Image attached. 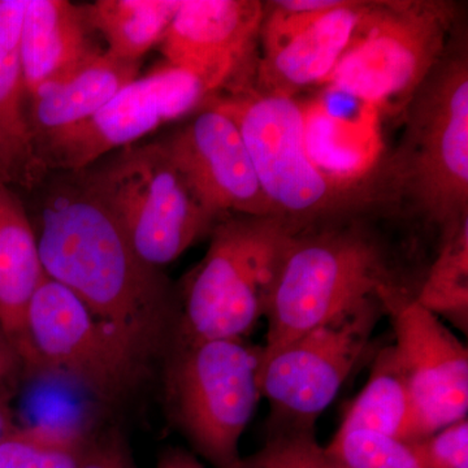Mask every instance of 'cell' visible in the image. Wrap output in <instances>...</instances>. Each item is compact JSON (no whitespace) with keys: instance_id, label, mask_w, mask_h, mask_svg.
Returning a JSON list of instances; mask_svg holds the SVG:
<instances>
[{"instance_id":"obj_20","label":"cell","mask_w":468,"mask_h":468,"mask_svg":"<svg viewBox=\"0 0 468 468\" xmlns=\"http://www.w3.org/2000/svg\"><path fill=\"white\" fill-rule=\"evenodd\" d=\"M84 8L64 0H27L20 63L27 97L98 51L86 37Z\"/></svg>"},{"instance_id":"obj_28","label":"cell","mask_w":468,"mask_h":468,"mask_svg":"<svg viewBox=\"0 0 468 468\" xmlns=\"http://www.w3.org/2000/svg\"><path fill=\"white\" fill-rule=\"evenodd\" d=\"M79 468H134L128 448L117 437L89 446Z\"/></svg>"},{"instance_id":"obj_10","label":"cell","mask_w":468,"mask_h":468,"mask_svg":"<svg viewBox=\"0 0 468 468\" xmlns=\"http://www.w3.org/2000/svg\"><path fill=\"white\" fill-rule=\"evenodd\" d=\"M27 365L79 381L103 399L129 392L146 367L72 292L48 276L27 309Z\"/></svg>"},{"instance_id":"obj_5","label":"cell","mask_w":468,"mask_h":468,"mask_svg":"<svg viewBox=\"0 0 468 468\" xmlns=\"http://www.w3.org/2000/svg\"><path fill=\"white\" fill-rule=\"evenodd\" d=\"M297 230L282 218L236 215L215 224L205 260L185 288L176 343L245 338L267 315Z\"/></svg>"},{"instance_id":"obj_29","label":"cell","mask_w":468,"mask_h":468,"mask_svg":"<svg viewBox=\"0 0 468 468\" xmlns=\"http://www.w3.org/2000/svg\"><path fill=\"white\" fill-rule=\"evenodd\" d=\"M155 468H205L193 454L181 448L168 449L160 455Z\"/></svg>"},{"instance_id":"obj_1","label":"cell","mask_w":468,"mask_h":468,"mask_svg":"<svg viewBox=\"0 0 468 468\" xmlns=\"http://www.w3.org/2000/svg\"><path fill=\"white\" fill-rule=\"evenodd\" d=\"M39 257L46 276L66 286L92 316L144 362L177 329L167 277L134 250L84 172H66L41 207Z\"/></svg>"},{"instance_id":"obj_6","label":"cell","mask_w":468,"mask_h":468,"mask_svg":"<svg viewBox=\"0 0 468 468\" xmlns=\"http://www.w3.org/2000/svg\"><path fill=\"white\" fill-rule=\"evenodd\" d=\"M82 172L151 266L177 260L217 224L162 141L131 144L100 168Z\"/></svg>"},{"instance_id":"obj_30","label":"cell","mask_w":468,"mask_h":468,"mask_svg":"<svg viewBox=\"0 0 468 468\" xmlns=\"http://www.w3.org/2000/svg\"><path fill=\"white\" fill-rule=\"evenodd\" d=\"M20 356L0 329V383L16 368Z\"/></svg>"},{"instance_id":"obj_18","label":"cell","mask_w":468,"mask_h":468,"mask_svg":"<svg viewBox=\"0 0 468 468\" xmlns=\"http://www.w3.org/2000/svg\"><path fill=\"white\" fill-rule=\"evenodd\" d=\"M140 75V61L95 51L27 97L33 141L84 122Z\"/></svg>"},{"instance_id":"obj_31","label":"cell","mask_w":468,"mask_h":468,"mask_svg":"<svg viewBox=\"0 0 468 468\" xmlns=\"http://www.w3.org/2000/svg\"><path fill=\"white\" fill-rule=\"evenodd\" d=\"M11 428L9 426V418L7 409L5 408L3 403H0V440L5 436V433Z\"/></svg>"},{"instance_id":"obj_17","label":"cell","mask_w":468,"mask_h":468,"mask_svg":"<svg viewBox=\"0 0 468 468\" xmlns=\"http://www.w3.org/2000/svg\"><path fill=\"white\" fill-rule=\"evenodd\" d=\"M27 0H0V185L33 190L48 169L37 154L27 122L20 63V30Z\"/></svg>"},{"instance_id":"obj_2","label":"cell","mask_w":468,"mask_h":468,"mask_svg":"<svg viewBox=\"0 0 468 468\" xmlns=\"http://www.w3.org/2000/svg\"><path fill=\"white\" fill-rule=\"evenodd\" d=\"M403 110L401 144L381 165L385 197L411 203L446 239L468 223L466 48H446Z\"/></svg>"},{"instance_id":"obj_13","label":"cell","mask_w":468,"mask_h":468,"mask_svg":"<svg viewBox=\"0 0 468 468\" xmlns=\"http://www.w3.org/2000/svg\"><path fill=\"white\" fill-rule=\"evenodd\" d=\"M367 2L341 0L310 11L297 0L264 5L254 88L263 94L292 97L307 86L324 85L349 48Z\"/></svg>"},{"instance_id":"obj_16","label":"cell","mask_w":468,"mask_h":468,"mask_svg":"<svg viewBox=\"0 0 468 468\" xmlns=\"http://www.w3.org/2000/svg\"><path fill=\"white\" fill-rule=\"evenodd\" d=\"M304 144L323 172L353 186L381 185V110L332 85L301 101Z\"/></svg>"},{"instance_id":"obj_14","label":"cell","mask_w":468,"mask_h":468,"mask_svg":"<svg viewBox=\"0 0 468 468\" xmlns=\"http://www.w3.org/2000/svg\"><path fill=\"white\" fill-rule=\"evenodd\" d=\"M264 17L260 0H181L160 42L169 66L192 75L209 97L252 85Z\"/></svg>"},{"instance_id":"obj_23","label":"cell","mask_w":468,"mask_h":468,"mask_svg":"<svg viewBox=\"0 0 468 468\" xmlns=\"http://www.w3.org/2000/svg\"><path fill=\"white\" fill-rule=\"evenodd\" d=\"M414 297L421 307L467 334L468 223L442 239L439 255Z\"/></svg>"},{"instance_id":"obj_21","label":"cell","mask_w":468,"mask_h":468,"mask_svg":"<svg viewBox=\"0 0 468 468\" xmlns=\"http://www.w3.org/2000/svg\"><path fill=\"white\" fill-rule=\"evenodd\" d=\"M338 430H366L403 442L423 439L408 378L393 345L381 349L367 384L354 399Z\"/></svg>"},{"instance_id":"obj_12","label":"cell","mask_w":468,"mask_h":468,"mask_svg":"<svg viewBox=\"0 0 468 468\" xmlns=\"http://www.w3.org/2000/svg\"><path fill=\"white\" fill-rule=\"evenodd\" d=\"M380 298L392 322L394 353L408 378L426 439L467 418V347L401 286L385 289Z\"/></svg>"},{"instance_id":"obj_26","label":"cell","mask_w":468,"mask_h":468,"mask_svg":"<svg viewBox=\"0 0 468 468\" xmlns=\"http://www.w3.org/2000/svg\"><path fill=\"white\" fill-rule=\"evenodd\" d=\"M239 468H335L314 427H270L266 445Z\"/></svg>"},{"instance_id":"obj_4","label":"cell","mask_w":468,"mask_h":468,"mask_svg":"<svg viewBox=\"0 0 468 468\" xmlns=\"http://www.w3.org/2000/svg\"><path fill=\"white\" fill-rule=\"evenodd\" d=\"M396 286L383 243L347 220L292 237L268 307L263 354Z\"/></svg>"},{"instance_id":"obj_3","label":"cell","mask_w":468,"mask_h":468,"mask_svg":"<svg viewBox=\"0 0 468 468\" xmlns=\"http://www.w3.org/2000/svg\"><path fill=\"white\" fill-rule=\"evenodd\" d=\"M207 101L236 122L273 217L297 232L349 220L385 203L380 187L341 183L313 162L304 144L301 101L263 94L254 85Z\"/></svg>"},{"instance_id":"obj_24","label":"cell","mask_w":468,"mask_h":468,"mask_svg":"<svg viewBox=\"0 0 468 468\" xmlns=\"http://www.w3.org/2000/svg\"><path fill=\"white\" fill-rule=\"evenodd\" d=\"M89 443L72 428H9L0 440V468H79Z\"/></svg>"},{"instance_id":"obj_8","label":"cell","mask_w":468,"mask_h":468,"mask_svg":"<svg viewBox=\"0 0 468 468\" xmlns=\"http://www.w3.org/2000/svg\"><path fill=\"white\" fill-rule=\"evenodd\" d=\"M263 347L237 340L176 343L168 394L176 421L217 468H239V440L261 399Z\"/></svg>"},{"instance_id":"obj_27","label":"cell","mask_w":468,"mask_h":468,"mask_svg":"<svg viewBox=\"0 0 468 468\" xmlns=\"http://www.w3.org/2000/svg\"><path fill=\"white\" fill-rule=\"evenodd\" d=\"M421 468H468V419L454 421L433 435L410 442Z\"/></svg>"},{"instance_id":"obj_25","label":"cell","mask_w":468,"mask_h":468,"mask_svg":"<svg viewBox=\"0 0 468 468\" xmlns=\"http://www.w3.org/2000/svg\"><path fill=\"white\" fill-rule=\"evenodd\" d=\"M335 468H421L411 443L366 430H338L325 446Z\"/></svg>"},{"instance_id":"obj_9","label":"cell","mask_w":468,"mask_h":468,"mask_svg":"<svg viewBox=\"0 0 468 468\" xmlns=\"http://www.w3.org/2000/svg\"><path fill=\"white\" fill-rule=\"evenodd\" d=\"M385 315L372 298L316 326L273 353L263 354L261 397L271 405L270 427H314L335 401Z\"/></svg>"},{"instance_id":"obj_11","label":"cell","mask_w":468,"mask_h":468,"mask_svg":"<svg viewBox=\"0 0 468 468\" xmlns=\"http://www.w3.org/2000/svg\"><path fill=\"white\" fill-rule=\"evenodd\" d=\"M207 100L192 75L167 63L137 77L84 122L34 144L48 171H84L110 151L131 146L165 122L201 109Z\"/></svg>"},{"instance_id":"obj_7","label":"cell","mask_w":468,"mask_h":468,"mask_svg":"<svg viewBox=\"0 0 468 468\" xmlns=\"http://www.w3.org/2000/svg\"><path fill=\"white\" fill-rule=\"evenodd\" d=\"M454 11L435 0L367 2L353 38L324 85L378 109L403 110L446 52Z\"/></svg>"},{"instance_id":"obj_19","label":"cell","mask_w":468,"mask_h":468,"mask_svg":"<svg viewBox=\"0 0 468 468\" xmlns=\"http://www.w3.org/2000/svg\"><path fill=\"white\" fill-rule=\"evenodd\" d=\"M46 273L23 203L0 185V329L21 360L27 356V315Z\"/></svg>"},{"instance_id":"obj_15","label":"cell","mask_w":468,"mask_h":468,"mask_svg":"<svg viewBox=\"0 0 468 468\" xmlns=\"http://www.w3.org/2000/svg\"><path fill=\"white\" fill-rule=\"evenodd\" d=\"M162 143L199 201L215 217L226 212L273 217L239 129L208 101L192 122Z\"/></svg>"},{"instance_id":"obj_22","label":"cell","mask_w":468,"mask_h":468,"mask_svg":"<svg viewBox=\"0 0 468 468\" xmlns=\"http://www.w3.org/2000/svg\"><path fill=\"white\" fill-rule=\"evenodd\" d=\"M181 0H98L84 8L86 23L100 30L113 57L140 61L162 42Z\"/></svg>"}]
</instances>
